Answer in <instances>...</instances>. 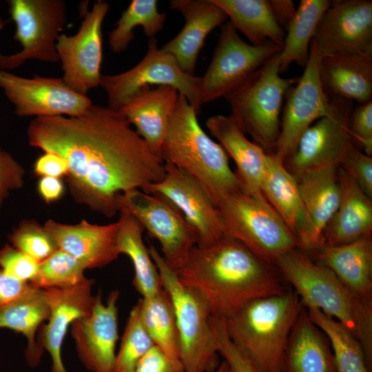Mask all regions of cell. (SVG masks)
<instances>
[{
    "instance_id": "1",
    "label": "cell",
    "mask_w": 372,
    "mask_h": 372,
    "mask_svg": "<svg viewBox=\"0 0 372 372\" xmlns=\"http://www.w3.org/2000/svg\"><path fill=\"white\" fill-rule=\"evenodd\" d=\"M29 145L62 156L76 202L107 217L119 196L161 180L165 162L119 110L90 105L74 117H37L28 127Z\"/></svg>"
},
{
    "instance_id": "2",
    "label": "cell",
    "mask_w": 372,
    "mask_h": 372,
    "mask_svg": "<svg viewBox=\"0 0 372 372\" xmlns=\"http://www.w3.org/2000/svg\"><path fill=\"white\" fill-rule=\"evenodd\" d=\"M176 273L179 281L204 302L211 316L222 320L255 300L291 289L275 265L227 237L207 247H194Z\"/></svg>"
},
{
    "instance_id": "3",
    "label": "cell",
    "mask_w": 372,
    "mask_h": 372,
    "mask_svg": "<svg viewBox=\"0 0 372 372\" xmlns=\"http://www.w3.org/2000/svg\"><path fill=\"white\" fill-rule=\"evenodd\" d=\"M274 265L305 308L320 310L353 333L362 346L371 372L372 304L300 247L281 256Z\"/></svg>"
},
{
    "instance_id": "4",
    "label": "cell",
    "mask_w": 372,
    "mask_h": 372,
    "mask_svg": "<svg viewBox=\"0 0 372 372\" xmlns=\"http://www.w3.org/2000/svg\"><path fill=\"white\" fill-rule=\"evenodd\" d=\"M197 115L186 97L179 93L160 154L164 161L192 176L218 208L225 197L241 189L228 155L201 128Z\"/></svg>"
},
{
    "instance_id": "5",
    "label": "cell",
    "mask_w": 372,
    "mask_h": 372,
    "mask_svg": "<svg viewBox=\"0 0 372 372\" xmlns=\"http://www.w3.org/2000/svg\"><path fill=\"white\" fill-rule=\"evenodd\" d=\"M303 307L291 289L255 300L223 320L230 340L258 372H282L289 334Z\"/></svg>"
},
{
    "instance_id": "6",
    "label": "cell",
    "mask_w": 372,
    "mask_h": 372,
    "mask_svg": "<svg viewBox=\"0 0 372 372\" xmlns=\"http://www.w3.org/2000/svg\"><path fill=\"white\" fill-rule=\"evenodd\" d=\"M279 53L268 59L225 98L230 116L266 153L273 154L280 133V113L287 91L295 78L280 74Z\"/></svg>"
},
{
    "instance_id": "7",
    "label": "cell",
    "mask_w": 372,
    "mask_h": 372,
    "mask_svg": "<svg viewBox=\"0 0 372 372\" xmlns=\"http://www.w3.org/2000/svg\"><path fill=\"white\" fill-rule=\"evenodd\" d=\"M225 237L235 239L262 260L273 265L285 254L300 247L298 240L262 193L241 191L218 205Z\"/></svg>"
},
{
    "instance_id": "8",
    "label": "cell",
    "mask_w": 372,
    "mask_h": 372,
    "mask_svg": "<svg viewBox=\"0 0 372 372\" xmlns=\"http://www.w3.org/2000/svg\"><path fill=\"white\" fill-rule=\"evenodd\" d=\"M149 251L172 300L179 339L180 360L185 372H207L219 363L211 314L204 302L178 280L152 243Z\"/></svg>"
},
{
    "instance_id": "9",
    "label": "cell",
    "mask_w": 372,
    "mask_h": 372,
    "mask_svg": "<svg viewBox=\"0 0 372 372\" xmlns=\"http://www.w3.org/2000/svg\"><path fill=\"white\" fill-rule=\"evenodd\" d=\"M8 12L16 25L13 38L21 50L12 54L0 52V70L9 71L28 60L59 61L56 42L67 21L63 0H8Z\"/></svg>"
},
{
    "instance_id": "10",
    "label": "cell",
    "mask_w": 372,
    "mask_h": 372,
    "mask_svg": "<svg viewBox=\"0 0 372 372\" xmlns=\"http://www.w3.org/2000/svg\"><path fill=\"white\" fill-rule=\"evenodd\" d=\"M200 77L182 71L170 54L158 47L157 40H149L143 59L131 69L116 74H102L100 86L107 96V107L118 110L140 89L149 85H169L184 95L198 114L200 100Z\"/></svg>"
},
{
    "instance_id": "11",
    "label": "cell",
    "mask_w": 372,
    "mask_h": 372,
    "mask_svg": "<svg viewBox=\"0 0 372 372\" xmlns=\"http://www.w3.org/2000/svg\"><path fill=\"white\" fill-rule=\"evenodd\" d=\"M119 211L132 214L148 236L158 240L166 264L177 271L185 262L198 237L180 211L163 197L134 189L118 199Z\"/></svg>"
},
{
    "instance_id": "12",
    "label": "cell",
    "mask_w": 372,
    "mask_h": 372,
    "mask_svg": "<svg viewBox=\"0 0 372 372\" xmlns=\"http://www.w3.org/2000/svg\"><path fill=\"white\" fill-rule=\"evenodd\" d=\"M282 48L270 41L260 45L249 43L229 21L223 23L211 63L200 77L202 105L225 98Z\"/></svg>"
},
{
    "instance_id": "13",
    "label": "cell",
    "mask_w": 372,
    "mask_h": 372,
    "mask_svg": "<svg viewBox=\"0 0 372 372\" xmlns=\"http://www.w3.org/2000/svg\"><path fill=\"white\" fill-rule=\"evenodd\" d=\"M320 57L311 41L304 72L285 94L280 133L273 154L282 163L293 152L300 137L314 121L337 110L338 99H330L320 81Z\"/></svg>"
},
{
    "instance_id": "14",
    "label": "cell",
    "mask_w": 372,
    "mask_h": 372,
    "mask_svg": "<svg viewBox=\"0 0 372 372\" xmlns=\"http://www.w3.org/2000/svg\"><path fill=\"white\" fill-rule=\"evenodd\" d=\"M110 9L109 3L96 1L90 11L80 7L83 18L75 34H61L56 52L63 72L62 79L76 92L87 95L100 86L103 61L102 25Z\"/></svg>"
},
{
    "instance_id": "15",
    "label": "cell",
    "mask_w": 372,
    "mask_h": 372,
    "mask_svg": "<svg viewBox=\"0 0 372 372\" xmlns=\"http://www.w3.org/2000/svg\"><path fill=\"white\" fill-rule=\"evenodd\" d=\"M0 88L19 116H77L92 102L70 88L61 78L22 77L0 70Z\"/></svg>"
},
{
    "instance_id": "16",
    "label": "cell",
    "mask_w": 372,
    "mask_h": 372,
    "mask_svg": "<svg viewBox=\"0 0 372 372\" xmlns=\"http://www.w3.org/2000/svg\"><path fill=\"white\" fill-rule=\"evenodd\" d=\"M164 162V178L141 190L163 197L173 204L196 230L197 247L211 246L225 237L220 213L202 185L185 171Z\"/></svg>"
},
{
    "instance_id": "17",
    "label": "cell",
    "mask_w": 372,
    "mask_h": 372,
    "mask_svg": "<svg viewBox=\"0 0 372 372\" xmlns=\"http://www.w3.org/2000/svg\"><path fill=\"white\" fill-rule=\"evenodd\" d=\"M338 100L335 112L309 126L300 137L293 152L284 161L285 167L293 176L340 167L347 149L353 143L349 131L353 103Z\"/></svg>"
},
{
    "instance_id": "18",
    "label": "cell",
    "mask_w": 372,
    "mask_h": 372,
    "mask_svg": "<svg viewBox=\"0 0 372 372\" xmlns=\"http://www.w3.org/2000/svg\"><path fill=\"white\" fill-rule=\"evenodd\" d=\"M312 42L321 56L372 53V1H331Z\"/></svg>"
},
{
    "instance_id": "19",
    "label": "cell",
    "mask_w": 372,
    "mask_h": 372,
    "mask_svg": "<svg viewBox=\"0 0 372 372\" xmlns=\"http://www.w3.org/2000/svg\"><path fill=\"white\" fill-rule=\"evenodd\" d=\"M118 297L119 291H112L103 303L99 293L91 313L72 324L79 358L91 372H113L118 338Z\"/></svg>"
},
{
    "instance_id": "20",
    "label": "cell",
    "mask_w": 372,
    "mask_h": 372,
    "mask_svg": "<svg viewBox=\"0 0 372 372\" xmlns=\"http://www.w3.org/2000/svg\"><path fill=\"white\" fill-rule=\"evenodd\" d=\"M94 280L89 279L76 286L44 289L50 309L46 324L41 328L37 342L52 360V372H67L62 358L61 347L69 326L88 316L95 302L92 295Z\"/></svg>"
},
{
    "instance_id": "21",
    "label": "cell",
    "mask_w": 372,
    "mask_h": 372,
    "mask_svg": "<svg viewBox=\"0 0 372 372\" xmlns=\"http://www.w3.org/2000/svg\"><path fill=\"white\" fill-rule=\"evenodd\" d=\"M172 10L180 12L185 24L179 33L161 48L175 59L184 72L194 75L198 54L208 34L227 18L211 0H172Z\"/></svg>"
},
{
    "instance_id": "22",
    "label": "cell",
    "mask_w": 372,
    "mask_h": 372,
    "mask_svg": "<svg viewBox=\"0 0 372 372\" xmlns=\"http://www.w3.org/2000/svg\"><path fill=\"white\" fill-rule=\"evenodd\" d=\"M59 249L77 259L85 269L104 267L120 255L116 244L119 222L99 225L85 220L76 225L48 220L43 226Z\"/></svg>"
},
{
    "instance_id": "23",
    "label": "cell",
    "mask_w": 372,
    "mask_h": 372,
    "mask_svg": "<svg viewBox=\"0 0 372 372\" xmlns=\"http://www.w3.org/2000/svg\"><path fill=\"white\" fill-rule=\"evenodd\" d=\"M308 254L331 270L365 302L372 304L371 234L342 245L321 244Z\"/></svg>"
},
{
    "instance_id": "24",
    "label": "cell",
    "mask_w": 372,
    "mask_h": 372,
    "mask_svg": "<svg viewBox=\"0 0 372 372\" xmlns=\"http://www.w3.org/2000/svg\"><path fill=\"white\" fill-rule=\"evenodd\" d=\"M261 192L296 236L300 248L309 249L311 225L296 177L274 155L267 154Z\"/></svg>"
},
{
    "instance_id": "25",
    "label": "cell",
    "mask_w": 372,
    "mask_h": 372,
    "mask_svg": "<svg viewBox=\"0 0 372 372\" xmlns=\"http://www.w3.org/2000/svg\"><path fill=\"white\" fill-rule=\"evenodd\" d=\"M178 94L172 86H146L130 96L118 110L136 127L138 135L160 156L169 118Z\"/></svg>"
},
{
    "instance_id": "26",
    "label": "cell",
    "mask_w": 372,
    "mask_h": 372,
    "mask_svg": "<svg viewBox=\"0 0 372 372\" xmlns=\"http://www.w3.org/2000/svg\"><path fill=\"white\" fill-rule=\"evenodd\" d=\"M319 74L330 99L372 101V53L321 56Z\"/></svg>"
},
{
    "instance_id": "27",
    "label": "cell",
    "mask_w": 372,
    "mask_h": 372,
    "mask_svg": "<svg viewBox=\"0 0 372 372\" xmlns=\"http://www.w3.org/2000/svg\"><path fill=\"white\" fill-rule=\"evenodd\" d=\"M206 126L234 160L236 165L234 173L241 192L248 194L262 193L267 153L249 141L230 116H212L206 121Z\"/></svg>"
},
{
    "instance_id": "28",
    "label": "cell",
    "mask_w": 372,
    "mask_h": 372,
    "mask_svg": "<svg viewBox=\"0 0 372 372\" xmlns=\"http://www.w3.org/2000/svg\"><path fill=\"white\" fill-rule=\"evenodd\" d=\"M339 207L322 238V244L342 245L372 234V200L342 167L338 169Z\"/></svg>"
},
{
    "instance_id": "29",
    "label": "cell",
    "mask_w": 372,
    "mask_h": 372,
    "mask_svg": "<svg viewBox=\"0 0 372 372\" xmlns=\"http://www.w3.org/2000/svg\"><path fill=\"white\" fill-rule=\"evenodd\" d=\"M337 167H329L294 176L311 225L310 252L322 244L323 233L336 213L341 199Z\"/></svg>"
},
{
    "instance_id": "30",
    "label": "cell",
    "mask_w": 372,
    "mask_h": 372,
    "mask_svg": "<svg viewBox=\"0 0 372 372\" xmlns=\"http://www.w3.org/2000/svg\"><path fill=\"white\" fill-rule=\"evenodd\" d=\"M282 372H338L327 337L304 307L289 334Z\"/></svg>"
},
{
    "instance_id": "31",
    "label": "cell",
    "mask_w": 372,
    "mask_h": 372,
    "mask_svg": "<svg viewBox=\"0 0 372 372\" xmlns=\"http://www.w3.org/2000/svg\"><path fill=\"white\" fill-rule=\"evenodd\" d=\"M50 314L45 290L31 285L20 297L0 307V328H7L25 336L28 347L25 356L32 367L39 364L43 351L35 339L36 332L48 320Z\"/></svg>"
},
{
    "instance_id": "32",
    "label": "cell",
    "mask_w": 372,
    "mask_h": 372,
    "mask_svg": "<svg viewBox=\"0 0 372 372\" xmlns=\"http://www.w3.org/2000/svg\"><path fill=\"white\" fill-rule=\"evenodd\" d=\"M116 244L121 254L127 255L134 270L133 285L142 298H151L163 289L158 270L152 260L148 247L143 240L144 229L129 212L121 210Z\"/></svg>"
},
{
    "instance_id": "33",
    "label": "cell",
    "mask_w": 372,
    "mask_h": 372,
    "mask_svg": "<svg viewBox=\"0 0 372 372\" xmlns=\"http://www.w3.org/2000/svg\"><path fill=\"white\" fill-rule=\"evenodd\" d=\"M230 23L255 45L273 42L283 45L285 31L276 21L269 0H211Z\"/></svg>"
},
{
    "instance_id": "34",
    "label": "cell",
    "mask_w": 372,
    "mask_h": 372,
    "mask_svg": "<svg viewBox=\"0 0 372 372\" xmlns=\"http://www.w3.org/2000/svg\"><path fill=\"white\" fill-rule=\"evenodd\" d=\"M331 3L329 0H301L296 14L287 27L282 50L279 54L280 72H285L296 63L305 66L310 44L318 24Z\"/></svg>"
},
{
    "instance_id": "35",
    "label": "cell",
    "mask_w": 372,
    "mask_h": 372,
    "mask_svg": "<svg viewBox=\"0 0 372 372\" xmlns=\"http://www.w3.org/2000/svg\"><path fill=\"white\" fill-rule=\"evenodd\" d=\"M140 316L154 344L167 355L180 359L179 339L174 306L164 289L151 298L138 300Z\"/></svg>"
},
{
    "instance_id": "36",
    "label": "cell",
    "mask_w": 372,
    "mask_h": 372,
    "mask_svg": "<svg viewBox=\"0 0 372 372\" xmlns=\"http://www.w3.org/2000/svg\"><path fill=\"white\" fill-rule=\"evenodd\" d=\"M306 309L312 322L327 337L338 372H371L360 342L347 327L319 309Z\"/></svg>"
},
{
    "instance_id": "37",
    "label": "cell",
    "mask_w": 372,
    "mask_h": 372,
    "mask_svg": "<svg viewBox=\"0 0 372 372\" xmlns=\"http://www.w3.org/2000/svg\"><path fill=\"white\" fill-rule=\"evenodd\" d=\"M156 0H133L123 12L116 28L108 34L111 51L121 53L125 51L134 39L135 27L143 28L145 34L153 38L164 25L167 15L158 10Z\"/></svg>"
},
{
    "instance_id": "38",
    "label": "cell",
    "mask_w": 372,
    "mask_h": 372,
    "mask_svg": "<svg viewBox=\"0 0 372 372\" xmlns=\"http://www.w3.org/2000/svg\"><path fill=\"white\" fill-rule=\"evenodd\" d=\"M85 267L74 257L59 249L39 265L36 278L30 283L35 288H70L88 280Z\"/></svg>"
},
{
    "instance_id": "39",
    "label": "cell",
    "mask_w": 372,
    "mask_h": 372,
    "mask_svg": "<svg viewBox=\"0 0 372 372\" xmlns=\"http://www.w3.org/2000/svg\"><path fill=\"white\" fill-rule=\"evenodd\" d=\"M154 345L143 325L137 302L127 318L113 372H135L139 361Z\"/></svg>"
},
{
    "instance_id": "40",
    "label": "cell",
    "mask_w": 372,
    "mask_h": 372,
    "mask_svg": "<svg viewBox=\"0 0 372 372\" xmlns=\"http://www.w3.org/2000/svg\"><path fill=\"white\" fill-rule=\"evenodd\" d=\"M10 245L41 263L59 249L52 235L34 220H23L8 236Z\"/></svg>"
},
{
    "instance_id": "41",
    "label": "cell",
    "mask_w": 372,
    "mask_h": 372,
    "mask_svg": "<svg viewBox=\"0 0 372 372\" xmlns=\"http://www.w3.org/2000/svg\"><path fill=\"white\" fill-rule=\"evenodd\" d=\"M218 353L228 366V372H258L229 338L222 319L211 317Z\"/></svg>"
},
{
    "instance_id": "42",
    "label": "cell",
    "mask_w": 372,
    "mask_h": 372,
    "mask_svg": "<svg viewBox=\"0 0 372 372\" xmlns=\"http://www.w3.org/2000/svg\"><path fill=\"white\" fill-rule=\"evenodd\" d=\"M40 263L11 245L0 248V269L14 278L28 282L37 277Z\"/></svg>"
},
{
    "instance_id": "43",
    "label": "cell",
    "mask_w": 372,
    "mask_h": 372,
    "mask_svg": "<svg viewBox=\"0 0 372 372\" xmlns=\"http://www.w3.org/2000/svg\"><path fill=\"white\" fill-rule=\"evenodd\" d=\"M349 131L351 141L364 154L372 155V101L359 105L351 113Z\"/></svg>"
},
{
    "instance_id": "44",
    "label": "cell",
    "mask_w": 372,
    "mask_h": 372,
    "mask_svg": "<svg viewBox=\"0 0 372 372\" xmlns=\"http://www.w3.org/2000/svg\"><path fill=\"white\" fill-rule=\"evenodd\" d=\"M340 167L345 169L361 189L372 198V157L364 154L351 143Z\"/></svg>"
},
{
    "instance_id": "45",
    "label": "cell",
    "mask_w": 372,
    "mask_h": 372,
    "mask_svg": "<svg viewBox=\"0 0 372 372\" xmlns=\"http://www.w3.org/2000/svg\"><path fill=\"white\" fill-rule=\"evenodd\" d=\"M24 176L25 170L21 165L0 147V208L11 192L23 187Z\"/></svg>"
},
{
    "instance_id": "46",
    "label": "cell",
    "mask_w": 372,
    "mask_h": 372,
    "mask_svg": "<svg viewBox=\"0 0 372 372\" xmlns=\"http://www.w3.org/2000/svg\"><path fill=\"white\" fill-rule=\"evenodd\" d=\"M135 372H185L180 359L173 358L154 345L139 361Z\"/></svg>"
},
{
    "instance_id": "47",
    "label": "cell",
    "mask_w": 372,
    "mask_h": 372,
    "mask_svg": "<svg viewBox=\"0 0 372 372\" xmlns=\"http://www.w3.org/2000/svg\"><path fill=\"white\" fill-rule=\"evenodd\" d=\"M34 172L41 176L60 178L68 172L66 161L60 155L53 152H45L40 156L34 164Z\"/></svg>"
},
{
    "instance_id": "48",
    "label": "cell",
    "mask_w": 372,
    "mask_h": 372,
    "mask_svg": "<svg viewBox=\"0 0 372 372\" xmlns=\"http://www.w3.org/2000/svg\"><path fill=\"white\" fill-rule=\"evenodd\" d=\"M30 287L0 269V307L14 301L23 295Z\"/></svg>"
},
{
    "instance_id": "49",
    "label": "cell",
    "mask_w": 372,
    "mask_h": 372,
    "mask_svg": "<svg viewBox=\"0 0 372 372\" xmlns=\"http://www.w3.org/2000/svg\"><path fill=\"white\" fill-rule=\"evenodd\" d=\"M38 191L43 199L50 203L61 197L64 186L59 178L42 176L38 183Z\"/></svg>"
},
{
    "instance_id": "50",
    "label": "cell",
    "mask_w": 372,
    "mask_h": 372,
    "mask_svg": "<svg viewBox=\"0 0 372 372\" xmlns=\"http://www.w3.org/2000/svg\"><path fill=\"white\" fill-rule=\"evenodd\" d=\"M269 3L278 23L282 28H287L296 12L293 2L291 0H269Z\"/></svg>"
},
{
    "instance_id": "51",
    "label": "cell",
    "mask_w": 372,
    "mask_h": 372,
    "mask_svg": "<svg viewBox=\"0 0 372 372\" xmlns=\"http://www.w3.org/2000/svg\"><path fill=\"white\" fill-rule=\"evenodd\" d=\"M207 372H228L227 364L223 360L216 369Z\"/></svg>"
},
{
    "instance_id": "52",
    "label": "cell",
    "mask_w": 372,
    "mask_h": 372,
    "mask_svg": "<svg viewBox=\"0 0 372 372\" xmlns=\"http://www.w3.org/2000/svg\"><path fill=\"white\" fill-rule=\"evenodd\" d=\"M7 23V21L4 20L1 16H0V32L2 30V29L4 28L6 24Z\"/></svg>"
}]
</instances>
